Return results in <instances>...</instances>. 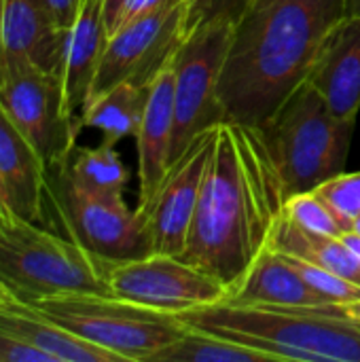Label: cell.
<instances>
[{
  "label": "cell",
  "mask_w": 360,
  "mask_h": 362,
  "mask_svg": "<svg viewBox=\"0 0 360 362\" xmlns=\"http://www.w3.org/2000/svg\"><path fill=\"white\" fill-rule=\"evenodd\" d=\"M339 238H342V242L348 246V250H350V252H352V255H354V257H356V259L360 261V235L359 233L350 229V231H344Z\"/></svg>",
  "instance_id": "cell-32"
},
{
  "label": "cell",
  "mask_w": 360,
  "mask_h": 362,
  "mask_svg": "<svg viewBox=\"0 0 360 362\" xmlns=\"http://www.w3.org/2000/svg\"><path fill=\"white\" fill-rule=\"evenodd\" d=\"M8 218H13V216L6 212V208H4V204H2V199H0V223H2V221H8Z\"/></svg>",
  "instance_id": "cell-35"
},
{
  "label": "cell",
  "mask_w": 360,
  "mask_h": 362,
  "mask_svg": "<svg viewBox=\"0 0 360 362\" xmlns=\"http://www.w3.org/2000/svg\"><path fill=\"white\" fill-rule=\"evenodd\" d=\"M110 295L168 314L225 301L229 288L199 267L172 255L106 261Z\"/></svg>",
  "instance_id": "cell-9"
},
{
  "label": "cell",
  "mask_w": 360,
  "mask_h": 362,
  "mask_svg": "<svg viewBox=\"0 0 360 362\" xmlns=\"http://www.w3.org/2000/svg\"><path fill=\"white\" fill-rule=\"evenodd\" d=\"M0 362H55L47 352L0 329Z\"/></svg>",
  "instance_id": "cell-28"
},
{
  "label": "cell",
  "mask_w": 360,
  "mask_h": 362,
  "mask_svg": "<svg viewBox=\"0 0 360 362\" xmlns=\"http://www.w3.org/2000/svg\"><path fill=\"white\" fill-rule=\"evenodd\" d=\"M233 19L219 17L195 25L178 45L174 68L172 161L206 129L223 123L219 78L231 42Z\"/></svg>",
  "instance_id": "cell-8"
},
{
  "label": "cell",
  "mask_w": 360,
  "mask_h": 362,
  "mask_svg": "<svg viewBox=\"0 0 360 362\" xmlns=\"http://www.w3.org/2000/svg\"><path fill=\"white\" fill-rule=\"evenodd\" d=\"M252 0H185V30L187 34L204 23L219 17L238 19Z\"/></svg>",
  "instance_id": "cell-27"
},
{
  "label": "cell",
  "mask_w": 360,
  "mask_h": 362,
  "mask_svg": "<svg viewBox=\"0 0 360 362\" xmlns=\"http://www.w3.org/2000/svg\"><path fill=\"white\" fill-rule=\"evenodd\" d=\"M346 312H348V316L360 325V299L359 301H352V303H346Z\"/></svg>",
  "instance_id": "cell-33"
},
{
  "label": "cell",
  "mask_w": 360,
  "mask_h": 362,
  "mask_svg": "<svg viewBox=\"0 0 360 362\" xmlns=\"http://www.w3.org/2000/svg\"><path fill=\"white\" fill-rule=\"evenodd\" d=\"M289 197L344 172L356 121L342 119L303 83L263 129Z\"/></svg>",
  "instance_id": "cell-4"
},
{
  "label": "cell",
  "mask_w": 360,
  "mask_h": 362,
  "mask_svg": "<svg viewBox=\"0 0 360 362\" xmlns=\"http://www.w3.org/2000/svg\"><path fill=\"white\" fill-rule=\"evenodd\" d=\"M318 197L329 206L344 231H350L360 216V172L337 174L314 189Z\"/></svg>",
  "instance_id": "cell-24"
},
{
  "label": "cell",
  "mask_w": 360,
  "mask_h": 362,
  "mask_svg": "<svg viewBox=\"0 0 360 362\" xmlns=\"http://www.w3.org/2000/svg\"><path fill=\"white\" fill-rule=\"evenodd\" d=\"M284 214L297 227L314 231V233L335 235V238L344 233V227L333 216L329 206L318 197L316 191H303V193L291 195L284 204Z\"/></svg>",
  "instance_id": "cell-25"
},
{
  "label": "cell",
  "mask_w": 360,
  "mask_h": 362,
  "mask_svg": "<svg viewBox=\"0 0 360 362\" xmlns=\"http://www.w3.org/2000/svg\"><path fill=\"white\" fill-rule=\"evenodd\" d=\"M64 168L79 185L102 191V193H123L129 182V170L121 161V155L112 144L102 142L100 146H74L66 159Z\"/></svg>",
  "instance_id": "cell-22"
},
{
  "label": "cell",
  "mask_w": 360,
  "mask_h": 362,
  "mask_svg": "<svg viewBox=\"0 0 360 362\" xmlns=\"http://www.w3.org/2000/svg\"><path fill=\"white\" fill-rule=\"evenodd\" d=\"M267 248L280 255H291V257L310 261L323 269H329L342 278H348L350 282L360 286V261L348 250L342 238L301 229L293 221H289L286 214H282L278 223L274 225Z\"/></svg>",
  "instance_id": "cell-21"
},
{
  "label": "cell",
  "mask_w": 360,
  "mask_h": 362,
  "mask_svg": "<svg viewBox=\"0 0 360 362\" xmlns=\"http://www.w3.org/2000/svg\"><path fill=\"white\" fill-rule=\"evenodd\" d=\"M151 362H272V358L225 337L187 329L176 341L159 350Z\"/></svg>",
  "instance_id": "cell-23"
},
{
  "label": "cell",
  "mask_w": 360,
  "mask_h": 362,
  "mask_svg": "<svg viewBox=\"0 0 360 362\" xmlns=\"http://www.w3.org/2000/svg\"><path fill=\"white\" fill-rule=\"evenodd\" d=\"M0 329L47 352L55 362H123L121 356L53 322L11 288L0 291Z\"/></svg>",
  "instance_id": "cell-18"
},
{
  "label": "cell",
  "mask_w": 360,
  "mask_h": 362,
  "mask_svg": "<svg viewBox=\"0 0 360 362\" xmlns=\"http://www.w3.org/2000/svg\"><path fill=\"white\" fill-rule=\"evenodd\" d=\"M42 314L70 333L121 356L123 362H151L187 329L168 312H159L115 295L70 293L32 299Z\"/></svg>",
  "instance_id": "cell-6"
},
{
  "label": "cell",
  "mask_w": 360,
  "mask_h": 362,
  "mask_svg": "<svg viewBox=\"0 0 360 362\" xmlns=\"http://www.w3.org/2000/svg\"><path fill=\"white\" fill-rule=\"evenodd\" d=\"M151 85L123 81L93 95L79 115V127L98 129L102 142L112 146L123 138H136L151 95Z\"/></svg>",
  "instance_id": "cell-20"
},
{
  "label": "cell",
  "mask_w": 360,
  "mask_h": 362,
  "mask_svg": "<svg viewBox=\"0 0 360 362\" xmlns=\"http://www.w3.org/2000/svg\"><path fill=\"white\" fill-rule=\"evenodd\" d=\"M123 2H125V0H104V15H106L108 32H110V28H112V23H115V19H117L119 11H121V6H123Z\"/></svg>",
  "instance_id": "cell-31"
},
{
  "label": "cell",
  "mask_w": 360,
  "mask_h": 362,
  "mask_svg": "<svg viewBox=\"0 0 360 362\" xmlns=\"http://www.w3.org/2000/svg\"><path fill=\"white\" fill-rule=\"evenodd\" d=\"M301 276L303 280L316 291L320 293L325 299H329L331 303H352V301H359L360 299V286L350 282L348 278H342L329 269H323L310 261H303V259H297V257H291V255H282Z\"/></svg>",
  "instance_id": "cell-26"
},
{
  "label": "cell",
  "mask_w": 360,
  "mask_h": 362,
  "mask_svg": "<svg viewBox=\"0 0 360 362\" xmlns=\"http://www.w3.org/2000/svg\"><path fill=\"white\" fill-rule=\"evenodd\" d=\"M286 199L265 132L229 121L219 123L180 259L231 291L267 248Z\"/></svg>",
  "instance_id": "cell-1"
},
{
  "label": "cell",
  "mask_w": 360,
  "mask_h": 362,
  "mask_svg": "<svg viewBox=\"0 0 360 362\" xmlns=\"http://www.w3.org/2000/svg\"><path fill=\"white\" fill-rule=\"evenodd\" d=\"M174 316L185 329L248 346L272 361L360 362V325L344 303L276 308L219 301Z\"/></svg>",
  "instance_id": "cell-3"
},
{
  "label": "cell",
  "mask_w": 360,
  "mask_h": 362,
  "mask_svg": "<svg viewBox=\"0 0 360 362\" xmlns=\"http://www.w3.org/2000/svg\"><path fill=\"white\" fill-rule=\"evenodd\" d=\"M49 165L0 108V199L13 218L45 223Z\"/></svg>",
  "instance_id": "cell-14"
},
{
  "label": "cell",
  "mask_w": 360,
  "mask_h": 362,
  "mask_svg": "<svg viewBox=\"0 0 360 362\" xmlns=\"http://www.w3.org/2000/svg\"><path fill=\"white\" fill-rule=\"evenodd\" d=\"M0 108L32 142L49 168L66 159L76 146L81 134L79 119L66 112L57 72L30 66L2 72Z\"/></svg>",
  "instance_id": "cell-10"
},
{
  "label": "cell",
  "mask_w": 360,
  "mask_h": 362,
  "mask_svg": "<svg viewBox=\"0 0 360 362\" xmlns=\"http://www.w3.org/2000/svg\"><path fill=\"white\" fill-rule=\"evenodd\" d=\"M0 74L17 68L59 72L64 30L47 0H0Z\"/></svg>",
  "instance_id": "cell-13"
},
{
  "label": "cell",
  "mask_w": 360,
  "mask_h": 362,
  "mask_svg": "<svg viewBox=\"0 0 360 362\" xmlns=\"http://www.w3.org/2000/svg\"><path fill=\"white\" fill-rule=\"evenodd\" d=\"M352 231H356V233L360 235V216L356 218V221H354V225H352Z\"/></svg>",
  "instance_id": "cell-36"
},
{
  "label": "cell",
  "mask_w": 360,
  "mask_h": 362,
  "mask_svg": "<svg viewBox=\"0 0 360 362\" xmlns=\"http://www.w3.org/2000/svg\"><path fill=\"white\" fill-rule=\"evenodd\" d=\"M214 129L216 125L199 134L187 151L170 163L153 199L144 208H138L146 216L153 252L172 257L182 255L195 218Z\"/></svg>",
  "instance_id": "cell-12"
},
{
  "label": "cell",
  "mask_w": 360,
  "mask_h": 362,
  "mask_svg": "<svg viewBox=\"0 0 360 362\" xmlns=\"http://www.w3.org/2000/svg\"><path fill=\"white\" fill-rule=\"evenodd\" d=\"M108 40V25L104 15V0H81L72 25L64 34L59 81L64 91V106L72 119L87 104L95 72Z\"/></svg>",
  "instance_id": "cell-16"
},
{
  "label": "cell",
  "mask_w": 360,
  "mask_h": 362,
  "mask_svg": "<svg viewBox=\"0 0 360 362\" xmlns=\"http://www.w3.org/2000/svg\"><path fill=\"white\" fill-rule=\"evenodd\" d=\"M0 280L28 301L70 293L110 295L106 259L21 218L0 223Z\"/></svg>",
  "instance_id": "cell-5"
},
{
  "label": "cell",
  "mask_w": 360,
  "mask_h": 362,
  "mask_svg": "<svg viewBox=\"0 0 360 362\" xmlns=\"http://www.w3.org/2000/svg\"><path fill=\"white\" fill-rule=\"evenodd\" d=\"M346 15H360V0H346Z\"/></svg>",
  "instance_id": "cell-34"
},
{
  "label": "cell",
  "mask_w": 360,
  "mask_h": 362,
  "mask_svg": "<svg viewBox=\"0 0 360 362\" xmlns=\"http://www.w3.org/2000/svg\"><path fill=\"white\" fill-rule=\"evenodd\" d=\"M174 136V68L172 59L159 70L151 85V95L136 136L138 153V208H144L161 185L172 163Z\"/></svg>",
  "instance_id": "cell-17"
},
{
  "label": "cell",
  "mask_w": 360,
  "mask_h": 362,
  "mask_svg": "<svg viewBox=\"0 0 360 362\" xmlns=\"http://www.w3.org/2000/svg\"><path fill=\"white\" fill-rule=\"evenodd\" d=\"M346 0H252L236 19L219 78L223 121L265 129L308 83Z\"/></svg>",
  "instance_id": "cell-2"
},
{
  "label": "cell",
  "mask_w": 360,
  "mask_h": 362,
  "mask_svg": "<svg viewBox=\"0 0 360 362\" xmlns=\"http://www.w3.org/2000/svg\"><path fill=\"white\" fill-rule=\"evenodd\" d=\"M47 202L55 210L66 235L106 261L153 255L146 216L132 210L123 193H102L72 180L64 163L49 168Z\"/></svg>",
  "instance_id": "cell-7"
},
{
  "label": "cell",
  "mask_w": 360,
  "mask_h": 362,
  "mask_svg": "<svg viewBox=\"0 0 360 362\" xmlns=\"http://www.w3.org/2000/svg\"><path fill=\"white\" fill-rule=\"evenodd\" d=\"M47 4H49V8H51V13L55 17L57 25L66 32L72 25L74 17H76V11L81 6V0H47Z\"/></svg>",
  "instance_id": "cell-30"
},
{
  "label": "cell",
  "mask_w": 360,
  "mask_h": 362,
  "mask_svg": "<svg viewBox=\"0 0 360 362\" xmlns=\"http://www.w3.org/2000/svg\"><path fill=\"white\" fill-rule=\"evenodd\" d=\"M4 288H6V286H4V282L0 280V291H4Z\"/></svg>",
  "instance_id": "cell-38"
},
{
  "label": "cell",
  "mask_w": 360,
  "mask_h": 362,
  "mask_svg": "<svg viewBox=\"0 0 360 362\" xmlns=\"http://www.w3.org/2000/svg\"><path fill=\"white\" fill-rule=\"evenodd\" d=\"M185 36V2L119 25L108 34L89 100L123 81L151 85Z\"/></svg>",
  "instance_id": "cell-11"
},
{
  "label": "cell",
  "mask_w": 360,
  "mask_h": 362,
  "mask_svg": "<svg viewBox=\"0 0 360 362\" xmlns=\"http://www.w3.org/2000/svg\"><path fill=\"white\" fill-rule=\"evenodd\" d=\"M236 305H276V308H323L331 305L316 293L303 276L276 250L263 248L248 272L229 291L227 299Z\"/></svg>",
  "instance_id": "cell-19"
},
{
  "label": "cell",
  "mask_w": 360,
  "mask_h": 362,
  "mask_svg": "<svg viewBox=\"0 0 360 362\" xmlns=\"http://www.w3.org/2000/svg\"><path fill=\"white\" fill-rule=\"evenodd\" d=\"M308 83L342 119L360 112V15H344L325 36Z\"/></svg>",
  "instance_id": "cell-15"
},
{
  "label": "cell",
  "mask_w": 360,
  "mask_h": 362,
  "mask_svg": "<svg viewBox=\"0 0 360 362\" xmlns=\"http://www.w3.org/2000/svg\"><path fill=\"white\" fill-rule=\"evenodd\" d=\"M185 0H125L110 32H115L119 25H125L134 19H140V17H146V15H153V13H159L163 8H170L174 4H180ZM108 32V34H110Z\"/></svg>",
  "instance_id": "cell-29"
},
{
  "label": "cell",
  "mask_w": 360,
  "mask_h": 362,
  "mask_svg": "<svg viewBox=\"0 0 360 362\" xmlns=\"http://www.w3.org/2000/svg\"><path fill=\"white\" fill-rule=\"evenodd\" d=\"M0 55H2V28H0Z\"/></svg>",
  "instance_id": "cell-37"
}]
</instances>
